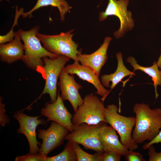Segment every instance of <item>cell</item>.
<instances>
[{"label": "cell", "instance_id": "cell-19", "mask_svg": "<svg viewBox=\"0 0 161 161\" xmlns=\"http://www.w3.org/2000/svg\"><path fill=\"white\" fill-rule=\"evenodd\" d=\"M49 5L57 7L60 14L61 20L63 21L65 19L66 14L71 9L66 0H37L34 7L27 12H23L21 16L23 18H29L32 17V13L41 7Z\"/></svg>", "mask_w": 161, "mask_h": 161}, {"label": "cell", "instance_id": "cell-21", "mask_svg": "<svg viewBox=\"0 0 161 161\" xmlns=\"http://www.w3.org/2000/svg\"><path fill=\"white\" fill-rule=\"evenodd\" d=\"M71 143L76 155L77 161H103V152H97L91 154L84 151L79 144L75 142Z\"/></svg>", "mask_w": 161, "mask_h": 161}, {"label": "cell", "instance_id": "cell-26", "mask_svg": "<svg viewBox=\"0 0 161 161\" xmlns=\"http://www.w3.org/2000/svg\"><path fill=\"white\" fill-rule=\"evenodd\" d=\"M122 156L112 151H104L103 154V161H120Z\"/></svg>", "mask_w": 161, "mask_h": 161}, {"label": "cell", "instance_id": "cell-14", "mask_svg": "<svg viewBox=\"0 0 161 161\" xmlns=\"http://www.w3.org/2000/svg\"><path fill=\"white\" fill-rule=\"evenodd\" d=\"M111 40V37H106L102 45L93 53L78 54L77 55L78 61L81 64L92 69L99 76L101 69L107 59V50Z\"/></svg>", "mask_w": 161, "mask_h": 161}, {"label": "cell", "instance_id": "cell-17", "mask_svg": "<svg viewBox=\"0 0 161 161\" xmlns=\"http://www.w3.org/2000/svg\"><path fill=\"white\" fill-rule=\"evenodd\" d=\"M116 57L117 65L115 72L109 75H103L100 78L102 84L104 87H109L110 86L109 83L112 82L110 86V91L113 89L119 82L121 81L125 77L129 75L132 76L135 75L134 72L129 70L125 66L121 52L117 53L116 54Z\"/></svg>", "mask_w": 161, "mask_h": 161}, {"label": "cell", "instance_id": "cell-24", "mask_svg": "<svg viewBox=\"0 0 161 161\" xmlns=\"http://www.w3.org/2000/svg\"><path fill=\"white\" fill-rule=\"evenodd\" d=\"M125 157L126 160L127 161H145L142 154L133 150H128Z\"/></svg>", "mask_w": 161, "mask_h": 161}, {"label": "cell", "instance_id": "cell-8", "mask_svg": "<svg viewBox=\"0 0 161 161\" xmlns=\"http://www.w3.org/2000/svg\"><path fill=\"white\" fill-rule=\"evenodd\" d=\"M70 59L62 55L54 58L47 57L43 58L44 65L42 68L44 73L45 82L41 95L48 94L52 103L54 102L57 97L58 79L66 64Z\"/></svg>", "mask_w": 161, "mask_h": 161}, {"label": "cell", "instance_id": "cell-11", "mask_svg": "<svg viewBox=\"0 0 161 161\" xmlns=\"http://www.w3.org/2000/svg\"><path fill=\"white\" fill-rule=\"evenodd\" d=\"M40 113L47 118V122L50 121L56 122L66 128L69 131H72V115L65 106L59 91L56 100L51 103L46 102L41 109Z\"/></svg>", "mask_w": 161, "mask_h": 161}, {"label": "cell", "instance_id": "cell-20", "mask_svg": "<svg viewBox=\"0 0 161 161\" xmlns=\"http://www.w3.org/2000/svg\"><path fill=\"white\" fill-rule=\"evenodd\" d=\"M44 161H77L75 152L71 142L68 140L63 150L56 155L46 157Z\"/></svg>", "mask_w": 161, "mask_h": 161}, {"label": "cell", "instance_id": "cell-5", "mask_svg": "<svg viewBox=\"0 0 161 161\" xmlns=\"http://www.w3.org/2000/svg\"><path fill=\"white\" fill-rule=\"evenodd\" d=\"M105 108L103 102L97 96L92 94L87 95L72 116V123L78 126L83 123L96 125L101 122L106 123Z\"/></svg>", "mask_w": 161, "mask_h": 161}, {"label": "cell", "instance_id": "cell-28", "mask_svg": "<svg viewBox=\"0 0 161 161\" xmlns=\"http://www.w3.org/2000/svg\"><path fill=\"white\" fill-rule=\"evenodd\" d=\"M159 143L161 144V130L160 131L158 134L154 139L148 143H145L143 145L142 148L144 150L147 149L151 145Z\"/></svg>", "mask_w": 161, "mask_h": 161}, {"label": "cell", "instance_id": "cell-1", "mask_svg": "<svg viewBox=\"0 0 161 161\" xmlns=\"http://www.w3.org/2000/svg\"><path fill=\"white\" fill-rule=\"evenodd\" d=\"M135 114V127L131 138L137 144L150 141L158 134L161 128V109H151L144 103H137L133 107Z\"/></svg>", "mask_w": 161, "mask_h": 161}, {"label": "cell", "instance_id": "cell-9", "mask_svg": "<svg viewBox=\"0 0 161 161\" xmlns=\"http://www.w3.org/2000/svg\"><path fill=\"white\" fill-rule=\"evenodd\" d=\"M42 116L32 117L27 115L22 112L14 114V118L18 121L19 127L17 131L18 134H24L26 137L29 145V153L38 154L39 151L38 145H39L36 139V129L39 125H45L47 122L43 119H38Z\"/></svg>", "mask_w": 161, "mask_h": 161}, {"label": "cell", "instance_id": "cell-29", "mask_svg": "<svg viewBox=\"0 0 161 161\" xmlns=\"http://www.w3.org/2000/svg\"><path fill=\"white\" fill-rule=\"evenodd\" d=\"M157 64L158 66L161 69V53L158 59V61L157 62Z\"/></svg>", "mask_w": 161, "mask_h": 161}, {"label": "cell", "instance_id": "cell-4", "mask_svg": "<svg viewBox=\"0 0 161 161\" xmlns=\"http://www.w3.org/2000/svg\"><path fill=\"white\" fill-rule=\"evenodd\" d=\"M73 31L72 30L56 35H45L38 32L36 36L47 51L78 61L77 55L81 54V51L78 50V44L72 40Z\"/></svg>", "mask_w": 161, "mask_h": 161}, {"label": "cell", "instance_id": "cell-13", "mask_svg": "<svg viewBox=\"0 0 161 161\" xmlns=\"http://www.w3.org/2000/svg\"><path fill=\"white\" fill-rule=\"evenodd\" d=\"M79 61H74L70 64L67 65L64 69L70 74L76 75L80 78L92 84L97 91L95 93L100 96V100L104 102L110 91L104 88L101 80L95 72L90 68L79 64Z\"/></svg>", "mask_w": 161, "mask_h": 161}, {"label": "cell", "instance_id": "cell-12", "mask_svg": "<svg viewBox=\"0 0 161 161\" xmlns=\"http://www.w3.org/2000/svg\"><path fill=\"white\" fill-rule=\"evenodd\" d=\"M69 74L64 68L59 77L58 85L61 97L64 101L67 100L70 102L75 113L83 102L79 92L83 87L75 81L73 75Z\"/></svg>", "mask_w": 161, "mask_h": 161}, {"label": "cell", "instance_id": "cell-15", "mask_svg": "<svg viewBox=\"0 0 161 161\" xmlns=\"http://www.w3.org/2000/svg\"><path fill=\"white\" fill-rule=\"evenodd\" d=\"M105 123L101 126L99 133L100 143L104 151H112L125 156L129 150L119 140L115 130Z\"/></svg>", "mask_w": 161, "mask_h": 161}, {"label": "cell", "instance_id": "cell-7", "mask_svg": "<svg viewBox=\"0 0 161 161\" xmlns=\"http://www.w3.org/2000/svg\"><path fill=\"white\" fill-rule=\"evenodd\" d=\"M129 3V0H109L105 11L101 12L99 14L100 21L106 20L110 16H114L118 18L120 23V28L113 33L117 39L123 37L126 32L131 30L134 25L131 12L127 10Z\"/></svg>", "mask_w": 161, "mask_h": 161}, {"label": "cell", "instance_id": "cell-30", "mask_svg": "<svg viewBox=\"0 0 161 161\" xmlns=\"http://www.w3.org/2000/svg\"><path fill=\"white\" fill-rule=\"evenodd\" d=\"M2 0H5V1H9V0H0V1H2Z\"/></svg>", "mask_w": 161, "mask_h": 161}, {"label": "cell", "instance_id": "cell-23", "mask_svg": "<svg viewBox=\"0 0 161 161\" xmlns=\"http://www.w3.org/2000/svg\"><path fill=\"white\" fill-rule=\"evenodd\" d=\"M45 157L41 154L29 153L22 156H18L15 159L16 161H44Z\"/></svg>", "mask_w": 161, "mask_h": 161}, {"label": "cell", "instance_id": "cell-16", "mask_svg": "<svg viewBox=\"0 0 161 161\" xmlns=\"http://www.w3.org/2000/svg\"><path fill=\"white\" fill-rule=\"evenodd\" d=\"M21 40L17 31L15 32V37L12 41L0 44V58L2 62L11 64L22 60L24 55V47Z\"/></svg>", "mask_w": 161, "mask_h": 161}, {"label": "cell", "instance_id": "cell-10", "mask_svg": "<svg viewBox=\"0 0 161 161\" xmlns=\"http://www.w3.org/2000/svg\"><path fill=\"white\" fill-rule=\"evenodd\" d=\"M69 131L64 126L52 121L47 129H39L38 136L42 140L39 153L46 157L47 154L64 143Z\"/></svg>", "mask_w": 161, "mask_h": 161}, {"label": "cell", "instance_id": "cell-6", "mask_svg": "<svg viewBox=\"0 0 161 161\" xmlns=\"http://www.w3.org/2000/svg\"><path fill=\"white\" fill-rule=\"evenodd\" d=\"M104 123L96 125L86 123L78 126L73 125L72 131L66 135L65 140L81 144L86 149L103 153L104 151L100 143L99 133Z\"/></svg>", "mask_w": 161, "mask_h": 161}, {"label": "cell", "instance_id": "cell-22", "mask_svg": "<svg viewBox=\"0 0 161 161\" xmlns=\"http://www.w3.org/2000/svg\"><path fill=\"white\" fill-rule=\"evenodd\" d=\"M18 7L16 6V13L15 20L13 24L10 31L7 34L4 35L0 36V44H4L7 42H10L12 41L15 37V32L13 30L14 27L16 25H18V21L19 17L22 15L24 12V9L21 7L18 10Z\"/></svg>", "mask_w": 161, "mask_h": 161}, {"label": "cell", "instance_id": "cell-2", "mask_svg": "<svg viewBox=\"0 0 161 161\" xmlns=\"http://www.w3.org/2000/svg\"><path fill=\"white\" fill-rule=\"evenodd\" d=\"M40 29L39 26L36 25L28 30L21 29L18 30L24 47V55L21 60L28 68L33 70L43 67V58H54L59 55L47 51L42 46L36 36Z\"/></svg>", "mask_w": 161, "mask_h": 161}, {"label": "cell", "instance_id": "cell-27", "mask_svg": "<svg viewBox=\"0 0 161 161\" xmlns=\"http://www.w3.org/2000/svg\"><path fill=\"white\" fill-rule=\"evenodd\" d=\"M147 149L148 150L149 161H161V152H156L153 145H151Z\"/></svg>", "mask_w": 161, "mask_h": 161}, {"label": "cell", "instance_id": "cell-18", "mask_svg": "<svg viewBox=\"0 0 161 161\" xmlns=\"http://www.w3.org/2000/svg\"><path fill=\"white\" fill-rule=\"evenodd\" d=\"M126 61L133 68V72L137 70H140L151 78L155 89V98L157 99L159 96L157 92V86H161V70L159 69L157 62L154 61L152 66L145 67L138 64L135 59L132 56L128 57Z\"/></svg>", "mask_w": 161, "mask_h": 161}, {"label": "cell", "instance_id": "cell-3", "mask_svg": "<svg viewBox=\"0 0 161 161\" xmlns=\"http://www.w3.org/2000/svg\"><path fill=\"white\" fill-rule=\"evenodd\" d=\"M117 106L114 104L108 105L104 110L105 123H109L119 134L120 141L129 150H134L138 146L131 138L132 129L135 123V118L127 117L118 113Z\"/></svg>", "mask_w": 161, "mask_h": 161}, {"label": "cell", "instance_id": "cell-25", "mask_svg": "<svg viewBox=\"0 0 161 161\" xmlns=\"http://www.w3.org/2000/svg\"><path fill=\"white\" fill-rule=\"evenodd\" d=\"M0 125L3 127L9 123L10 120L5 114V105L2 102V97H0Z\"/></svg>", "mask_w": 161, "mask_h": 161}]
</instances>
